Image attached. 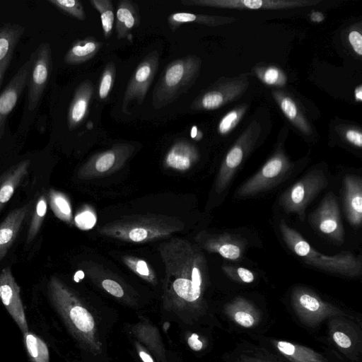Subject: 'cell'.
<instances>
[{"mask_svg":"<svg viewBox=\"0 0 362 362\" xmlns=\"http://www.w3.org/2000/svg\"><path fill=\"white\" fill-rule=\"evenodd\" d=\"M12 58L7 59L0 63V87L1 86L5 73L9 66Z\"/></svg>","mask_w":362,"mask_h":362,"instance_id":"obj_47","label":"cell"},{"mask_svg":"<svg viewBox=\"0 0 362 362\" xmlns=\"http://www.w3.org/2000/svg\"><path fill=\"white\" fill-rule=\"evenodd\" d=\"M349 41L354 51L358 55H362V35L357 30H352L349 34Z\"/></svg>","mask_w":362,"mask_h":362,"instance_id":"obj_44","label":"cell"},{"mask_svg":"<svg viewBox=\"0 0 362 362\" xmlns=\"http://www.w3.org/2000/svg\"><path fill=\"white\" fill-rule=\"evenodd\" d=\"M199 159L197 146L187 139H179L166 153L163 165L166 168L185 172L193 167Z\"/></svg>","mask_w":362,"mask_h":362,"instance_id":"obj_22","label":"cell"},{"mask_svg":"<svg viewBox=\"0 0 362 362\" xmlns=\"http://www.w3.org/2000/svg\"><path fill=\"white\" fill-rule=\"evenodd\" d=\"M24 27L8 23L0 28V63L12 58L14 49L24 33Z\"/></svg>","mask_w":362,"mask_h":362,"instance_id":"obj_31","label":"cell"},{"mask_svg":"<svg viewBox=\"0 0 362 362\" xmlns=\"http://www.w3.org/2000/svg\"><path fill=\"white\" fill-rule=\"evenodd\" d=\"M47 202L57 218L69 224L73 223L71 205L65 194L49 189L47 192Z\"/></svg>","mask_w":362,"mask_h":362,"instance_id":"obj_32","label":"cell"},{"mask_svg":"<svg viewBox=\"0 0 362 362\" xmlns=\"http://www.w3.org/2000/svg\"><path fill=\"white\" fill-rule=\"evenodd\" d=\"M158 250L164 264L167 289L185 301L199 300L209 278L207 261L202 250L180 238L160 243Z\"/></svg>","mask_w":362,"mask_h":362,"instance_id":"obj_1","label":"cell"},{"mask_svg":"<svg viewBox=\"0 0 362 362\" xmlns=\"http://www.w3.org/2000/svg\"><path fill=\"white\" fill-rule=\"evenodd\" d=\"M116 76L114 62H108L103 69L98 86V95L102 100L105 99L112 90Z\"/></svg>","mask_w":362,"mask_h":362,"instance_id":"obj_38","label":"cell"},{"mask_svg":"<svg viewBox=\"0 0 362 362\" xmlns=\"http://www.w3.org/2000/svg\"><path fill=\"white\" fill-rule=\"evenodd\" d=\"M279 230L288 247L306 264L322 271L356 277L361 273V257L351 252L343 251L335 255H323L315 250L294 228L281 219Z\"/></svg>","mask_w":362,"mask_h":362,"instance_id":"obj_3","label":"cell"},{"mask_svg":"<svg viewBox=\"0 0 362 362\" xmlns=\"http://www.w3.org/2000/svg\"><path fill=\"white\" fill-rule=\"evenodd\" d=\"M140 24V14L138 6L129 0L118 2L116 11L115 31L118 39L127 38L131 40V31Z\"/></svg>","mask_w":362,"mask_h":362,"instance_id":"obj_25","label":"cell"},{"mask_svg":"<svg viewBox=\"0 0 362 362\" xmlns=\"http://www.w3.org/2000/svg\"><path fill=\"white\" fill-rule=\"evenodd\" d=\"M188 344L194 351H200L203 347V343L199 339L198 335L192 334L188 339Z\"/></svg>","mask_w":362,"mask_h":362,"instance_id":"obj_46","label":"cell"},{"mask_svg":"<svg viewBox=\"0 0 362 362\" xmlns=\"http://www.w3.org/2000/svg\"><path fill=\"white\" fill-rule=\"evenodd\" d=\"M291 305L298 321L314 329L334 317H352L336 305L323 300L315 292L303 286H296L291 293Z\"/></svg>","mask_w":362,"mask_h":362,"instance_id":"obj_5","label":"cell"},{"mask_svg":"<svg viewBox=\"0 0 362 362\" xmlns=\"http://www.w3.org/2000/svg\"><path fill=\"white\" fill-rule=\"evenodd\" d=\"M233 21L234 19L221 16L194 14L186 12L174 13L168 18V25L173 32H175L183 23H197L209 26H217Z\"/></svg>","mask_w":362,"mask_h":362,"instance_id":"obj_30","label":"cell"},{"mask_svg":"<svg viewBox=\"0 0 362 362\" xmlns=\"http://www.w3.org/2000/svg\"><path fill=\"white\" fill-rule=\"evenodd\" d=\"M123 263L134 274L149 282L156 281V274L153 268L145 260L132 255L122 257Z\"/></svg>","mask_w":362,"mask_h":362,"instance_id":"obj_36","label":"cell"},{"mask_svg":"<svg viewBox=\"0 0 362 362\" xmlns=\"http://www.w3.org/2000/svg\"><path fill=\"white\" fill-rule=\"evenodd\" d=\"M325 19V16L322 13L319 11H313L310 14V20L315 23H320Z\"/></svg>","mask_w":362,"mask_h":362,"instance_id":"obj_48","label":"cell"},{"mask_svg":"<svg viewBox=\"0 0 362 362\" xmlns=\"http://www.w3.org/2000/svg\"><path fill=\"white\" fill-rule=\"evenodd\" d=\"M23 340L32 362H49V350L42 339L28 331L23 333Z\"/></svg>","mask_w":362,"mask_h":362,"instance_id":"obj_33","label":"cell"},{"mask_svg":"<svg viewBox=\"0 0 362 362\" xmlns=\"http://www.w3.org/2000/svg\"><path fill=\"white\" fill-rule=\"evenodd\" d=\"M246 78L218 81L199 95L192 103L194 110H212L240 96L247 89Z\"/></svg>","mask_w":362,"mask_h":362,"instance_id":"obj_12","label":"cell"},{"mask_svg":"<svg viewBox=\"0 0 362 362\" xmlns=\"http://www.w3.org/2000/svg\"><path fill=\"white\" fill-rule=\"evenodd\" d=\"M0 299L4 307L24 333L28 332L23 303L20 296V287L9 267L0 272Z\"/></svg>","mask_w":362,"mask_h":362,"instance_id":"obj_18","label":"cell"},{"mask_svg":"<svg viewBox=\"0 0 362 362\" xmlns=\"http://www.w3.org/2000/svg\"><path fill=\"white\" fill-rule=\"evenodd\" d=\"M230 362H285L268 349L252 344H240L229 354Z\"/></svg>","mask_w":362,"mask_h":362,"instance_id":"obj_27","label":"cell"},{"mask_svg":"<svg viewBox=\"0 0 362 362\" xmlns=\"http://www.w3.org/2000/svg\"><path fill=\"white\" fill-rule=\"evenodd\" d=\"M47 209V196L42 194L38 197L35 203L26 235V244L30 243L38 234L46 216Z\"/></svg>","mask_w":362,"mask_h":362,"instance_id":"obj_34","label":"cell"},{"mask_svg":"<svg viewBox=\"0 0 362 362\" xmlns=\"http://www.w3.org/2000/svg\"><path fill=\"white\" fill-rule=\"evenodd\" d=\"M355 100L358 102L362 101V86L360 85L354 90Z\"/></svg>","mask_w":362,"mask_h":362,"instance_id":"obj_49","label":"cell"},{"mask_svg":"<svg viewBox=\"0 0 362 362\" xmlns=\"http://www.w3.org/2000/svg\"><path fill=\"white\" fill-rule=\"evenodd\" d=\"M184 226L177 218L148 214L123 216L100 226L98 232L121 241L144 243L168 238Z\"/></svg>","mask_w":362,"mask_h":362,"instance_id":"obj_2","label":"cell"},{"mask_svg":"<svg viewBox=\"0 0 362 362\" xmlns=\"http://www.w3.org/2000/svg\"><path fill=\"white\" fill-rule=\"evenodd\" d=\"M257 73L259 78L269 86H284L286 81L285 74L274 66L259 69Z\"/></svg>","mask_w":362,"mask_h":362,"instance_id":"obj_41","label":"cell"},{"mask_svg":"<svg viewBox=\"0 0 362 362\" xmlns=\"http://www.w3.org/2000/svg\"><path fill=\"white\" fill-rule=\"evenodd\" d=\"M30 209V203L16 208L0 223V262L5 257L17 238Z\"/></svg>","mask_w":362,"mask_h":362,"instance_id":"obj_23","label":"cell"},{"mask_svg":"<svg viewBox=\"0 0 362 362\" xmlns=\"http://www.w3.org/2000/svg\"><path fill=\"white\" fill-rule=\"evenodd\" d=\"M28 92V109L34 111L41 100L52 72V50L48 42L41 43L35 50Z\"/></svg>","mask_w":362,"mask_h":362,"instance_id":"obj_14","label":"cell"},{"mask_svg":"<svg viewBox=\"0 0 362 362\" xmlns=\"http://www.w3.org/2000/svg\"><path fill=\"white\" fill-rule=\"evenodd\" d=\"M245 106L238 107L225 115L218 125V132L220 134L226 135L231 132L238 124L245 112Z\"/></svg>","mask_w":362,"mask_h":362,"instance_id":"obj_39","label":"cell"},{"mask_svg":"<svg viewBox=\"0 0 362 362\" xmlns=\"http://www.w3.org/2000/svg\"><path fill=\"white\" fill-rule=\"evenodd\" d=\"M103 288L110 294L121 298L124 296V290L122 286L111 278H103L101 281Z\"/></svg>","mask_w":362,"mask_h":362,"instance_id":"obj_43","label":"cell"},{"mask_svg":"<svg viewBox=\"0 0 362 362\" xmlns=\"http://www.w3.org/2000/svg\"><path fill=\"white\" fill-rule=\"evenodd\" d=\"M344 206L349 222L355 227L362 221V179L354 175L343 178Z\"/></svg>","mask_w":362,"mask_h":362,"instance_id":"obj_21","label":"cell"},{"mask_svg":"<svg viewBox=\"0 0 362 362\" xmlns=\"http://www.w3.org/2000/svg\"><path fill=\"white\" fill-rule=\"evenodd\" d=\"M199 131L197 129V127L196 126H194L192 128V131H191V136L196 139V140H199L202 139V136H199L198 134H202L201 132L198 133Z\"/></svg>","mask_w":362,"mask_h":362,"instance_id":"obj_50","label":"cell"},{"mask_svg":"<svg viewBox=\"0 0 362 362\" xmlns=\"http://www.w3.org/2000/svg\"><path fill=\"white\" fill-rule=\"evenodd\" d=\"M102 46L103 43L93 37L77 40L71 45L64 60L66 64L71 65L84 63L92 59Z\"/></svg>","mask_w":362,"mask_h":362,"instance_id":"obj_28","label":"cell"},{"mask_svg":"<svg viewBox=\"0 0 362 362\" xmlns=\"http://www.w3.org/2000/svg\"><path fill=\"white\" fill-rule=\"evenodd\" d=\"M327 179L320 170H313L288 188L280 197L279 204L286 213L304 220L308 204L327 187Z\"/></svg>","mask_w":362,"mask_h":362,"instance_id":"obj_6","label":"cell"},{"mask_svg":"<svg viewBox=\"0 0 362 362\" xmlns=\"http://www.w3.org/2000/svg\"><path fill=\"white\" fill-rule=\"evenodd\" d=\"M259 132V124L252 122L228 151L217 175L215 185L217 193H221L227 188L245 157L255 144Z\"/></svg>","mask_w":362,"mask_h":362,"instance_id":"obj_9","label":"cell"},{"mask_svg":"<svg viewBox=\"0 0 362 362\" xmlns=\"http://www.w3.org/2000/svg\"><path fill=\"white\" fill-rule=\"evenodd\" d=\"M139 354L144 362H153L150 356L144 351H141Z\"/></svg>","mask_w":362,"mask_h":362,"instance_id":"obj_51","label":"cell"},{"mask_svg":"<svg viewBox=\"0 0 362 362\" xmlns=\"http://www.w3.org/2000/svg\"><path fill=\"white\" fill-rule=\"evenodd\" d=\"M197 245L209 252L217 253L230 261H239L246 247V241L240 236L223 233L200 232L195 238Z\"/></svg>","mask_w":362,"mask_h":362,"instance_id":"obj_16","label":"cell"},{"mask_svg":"<svg viewBox=\"0 0 362 362\" xmlns=\"http://www.w3.org/2000/svg\"><path fill=\"white\" fill-rule=\"evenodd\" d=\"M90 2L100 14L104 37L109 38L112 35L115 23L114 8L112 1L90 0Z\"/></svg>","mask_w":362,"mask_h":362,"instance_id":"obj_35","label":"cell"},{"mask_svg":"<svg viewBox=\"0 0 362 362\" xmlns=\"http://www.w3.org/2000/svg\"><path fill=\"white\" fill-rule=\"evenodd\" d=\"M51 4L80 21L86 19L83 6L78 0H49Z\"/></svg>","mask_w":362,"mask_h":362,"instance_id":"obj_37","label":"cell"},{"mask_svg":"<svg viewBox=\"0 0 362 362\" xmlns=\"http://www.w3.org/2000/svg\"><path fill=\"white\" fill-rule=\"evenodd\" d=\"M320 0H182L185 6L237 9H284L308 6Z\"/></svg>","mask_w":362,"mask_h":362,"instance_id":"obj_15","label":"cell"},{"mask_svg":"<svg viewBox=\"0 0 362 362\" xmlns=\"http://www.w3.org/2000/svg\"><path fill=\"white\" fill-rule=\"evenodd\" d=\"M30 160L25 159L11 166L0 176V211L13 197L28 174Z\"/></svg>","mask_w":362,"mask_h":362,"instance_id":"obj_26","label":"cell"},{"mask_svg":"<svg viewBox=\"0 0 362 362\" xmlns=\"http://www.w3.org/2000/svg\"><path fill=\"white\" fill-rule=\"evenodd\" d=\"M222 270L230 279L239 283L251 284L255 280L254 272L245 267L223 265Z\"/></svg>","mask_w":362,"mask_h":362,"instance_id":"obj_40","label":"cell"},{"mask_svg":"<svg viewBox=\"0 0 362 362\" xmlns=\"http://www.w3.org/2000/svg\"><path fill=\"white\" fill-rule=\"evenodd\" d=\"M229 320L243 329H254L261 322L262 315L259 309L250 300L236 296L229 300L224 308Z\"/></svg>","mask_w":362,"mask_h":362,"instance_id":"obj_19","label":"cell"},{"mask_svg":"<svg viewBox=\"0 0 362 362\" xmlns=\"http://www.w3.org/2000/svg\"><path fill=\"white\" fill-rule=\"evenodd\" d=\"M273 95L288 119L303 134H310L311 127L296 102L290 96L280 91L274 92Z\"/></svg>","mask_w":362,"mask_h":362,"instance_id":"obj_29","label":"cell"},{"mask_svg":"<svg viewBox=\"0 0 362 362\" xmlns=\"http://www.w3.org/2000/svg\"><path fill=\"white\" fill-rule=\"evenodd\" d=\"M134 151L127 143L115 144L110 148L93 156L78 170L80 179L88 180L110 175L122 168Z\"/></svg>","mask_w":362,"mask_h":362,"instance_id":"obj_8","label":"cell"},{"mask_svg":"<svg viewBox=\"0 0 362 362\" xmlns=\"http://www.w3.org/2000/svg\"><path fill=\"white\" fill-rule=\"evenodd\" d=\"M344 136L346 141H348L352 145L361 148L362 147V134L360 130L350 129L346 131Z\"/></svg>","mask_w":362,"mask_h":362,"instance_id":"obj_45","label":"cell"},{"mask_svg":"<svg viewBox=\"0 0 362 362\" xmlns=\"http://www.w3.org/2000/svg\"><path fill=\"white\" fill-rule=\"evenodd\" d=\"M35 57L34 51L0 95V141L4 133L7 117L16 105L21 93L28 83Z\"/></svg>","mask_w":362,"mask_h":362,"instance_id":"obj_17","label":"cell"},{"mask_svg":"<svg viewBox=\"0 0 362 362\" xmlns=\"http://www.w3.org/2000/svg\"><path fill=\"white\" fill-rule=\"evenodd\" d=\"M310 224L329 239L341 243L344 240L340 210L334 194L327 193L318 207L309 216Z\"/></svg>","mask_w":362,"mask_h":362,"instance_id":"obj_13","label":"cell"},{"mask_svg":"<svg viewBox=\"0 0 362 362\" xmlns=\"http://www.w3.org/2000/svg\"><path fill=\"white\" fill-rule=\"evenodd\" d=\"M93 93V86L88 80L76 88L68 111L67 124L70 131L79 127L87 117Z\"/></svg>","mask_w":362,"mask_h":362,"instance_id":"obj_24","label":"cell"},{"mask_svg":"<svg viewBox=\"0 0 362 362\" xmlns=\"http://www.w3.org/2000/svg\"><path fill=\"white\" fill-rule=\"evenodd\" d=\"M96 221L95 212L89 208L83 209L75 217L76 225L82 230L91 229L95 225Z\"/></svg>","mask_w":362,"mask_h":362,"instance_id":"obj_42","label":"cell"},{"mask_svg":"<svg viewBox=\"0 0 362 362\" xmlns=\"http://www.w3.org/2000/svg\"><path fill=\"white\" fill-rule=\"evenodd\" d=\"M292 165L282 151L274 154L252 177L237 189L238 197H250L272 187L290 172Z\"/></svg>","mask_w":362,"mask_h":362,"instance_id":"obj_7","label":"cell"},{"mask_svg":"<svg viewBox=\"0 0 362 362\" xmlns=\"http://www.w3.org/2000/svg\"><path fill=\"white\" fill-rule=\"evenodd\" d=\"M354 317H334L327 320L328 335L334 346L353 362L361 355V330Z\"/></svg>","mask_w":362,"mask_h":362,"instance_id":"obj_10","label":"cell"},{"mask_svg":"<svg viewBox=\"0 0 362 362\" xmlns=\"http://www.w3.org/2000/svg\"><path fill=\"white\" fill-rule=\"evenodd\" d=\"M267 341L273 354L288 362H330L321 353L305 346L271 338Z\"/></svg>","mask_w":362,"mask_h":362,"instance_id":"obj_20","label":"cell"},{"mask_svg":"<svg viewBox=\"0 0 362 362\" xmlns=\"http://www.w3.org/2000/svg\"><path fill=\"white\" fill-rule=\"evenodd\" d=\"M159 64V53L154 50L148 53L139 63L132 74L127 86L122 100V110L125 114H130L129 104L136 100L141 105L157 73Z\"/></svg>","mask_w":362,"mask_h":362,"instance_id":"obj_11","label":"cell"},{"mask_svg":"<svg viewBox=\"0 0 362 362\" xmlns=\"http://www.w3.org/2000/svg\"><path fill=\"white\" fill-rule=\"evenodd\" d=\"M201 65V59L195 55L182 57L168 64L153 90V107H163L187 92L199 76Z\"/></svg>","mask_w":362,"mask_h":362,"instance_id":"obj_4","label":"cell"}]
</instances>
